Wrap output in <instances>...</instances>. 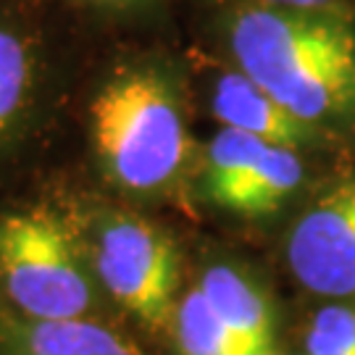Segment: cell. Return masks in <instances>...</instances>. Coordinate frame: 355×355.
<instances>
[{
	"label": "cell",
	"mask_w": 355,
	"mask_h": 355,
	"mask_svg": "<svg viewBox=\"0 0 355 355\" xmlns=\"http://www.w3.org/2000/svg\"><path fill=\"white\" fill-rule=\"evenodd\" d=\"M229 48L305 124L355 116V26L343 11L253 6L232 19Z\"/></svg>",
	"instance_id": "cell-1"
},
{
	"label": "cell",
	"mask_w": 355,
	"mask_h": 355,
	"mask_svg": "<svg viewBox=\"0 0 355 355\" xmlns=\"http://www.w3.org/2000/svg\"><path fill=\"white\" fill-rule=\"evenodd\" d=\"M89 121L105 174L124 190H166L190 158L177 89L153 66L111 76L89 105Z\"/></svg>",
	"instance_id": "cell-2"
},
{
	"label": "cell",
	"mask_w": 355,
	"mask_h": 355,
	"mask_svg": "<svg viewBox=\"0 0 355 355\" xmlns=\"http://www.w3.org/2000/svg\"><path fill=\"white\" fill-rule=\"evenodd\" d=\"M0 279L32 321L87 318L95 287L69 229L48 211L0 218Z\"/></svg>",
	"instance_id": "cell-3"
},
{
	"label": "cell",
	"mask_w": 355,
	"mask_h": 355,
	"mask_svg": "<svg viewBox=\"0 0 355 355\" xmlns=\"http://www.w3.org/2000/svg\"><path fill=\"white\" fill-rule=\"evenodd\" d=\"M95 271L116 303L142 327H174L182 261L164 229L135 216H111L98 229Z\"/></svg>",
	"instance_id": "cell-4"
},
{
	"label": "cell",
	"mask_w": 355,
	"mask_h": 355,
	"mask_svg": "<svg viewBox=\"0 0 355 355\" xmlns=\"http://www.w3.org/2000/svg\"><path fill=\"white\" fill-rule=\"evenodd\" d=\"M287 263L308 292L343 300L355 295V182L318 198L290 232Z\"/></svg>",
	"instance_id": "cell-5"
},
{
	"label": "cell",
	"mask_w": 355,
	"mask_h": 355,
	"mask_svg": "<svg viewBox=\"0 0 355 355\" xmlns=\"http://www.w3.org/2000/svg\"><path fill=\"white\" fill-rule=\"evenodd\" d=\"M198 290L214 313L253 355H279V321L266 290L227 263L205 268Z\"/></svg>",
	"instance_id": "cell-6"
},
{
	"label": "cell",
	"mask_w": 355,
	"mask_h": 355,
	"mask_svg": "<svg viewBox=\"0 0 355 355\" xmlns=\"http://www.w3.org/2000/svg\"><path fill=\"white\" fill-rule=\"evenodd\" d=\"M211 111L224 129H237L268 145H282L292 150L313 140L316 129L287 111L271 92L242 71L224 74L216 82Z\"/></svg>",
	"instance_id": "cell-7"
},
{
	"label": "cell",
	"mask_w": 355,
	"mask_h": 355,
	"mask_svg": "<svg viewBox=\"0 0 355 355\" xmlns=\"http://www.w3.org/2000/svg\"><path fill=\"white\" fill-rule=\"evenodd\" d=\"M0 355H140L114 329L89 318L0 324Z\"/></svg>",
	"instance_id": "cell-8"
},
{
	"label": "cell",
	"mask_w": 355,
	"mask_h": 355,
	"mask_svg": "<svg viewBox=\"0 0 355 355\" xmlns=\"http://www.w3.org/2000/svg\"><path fill=\"white\" fill-rule=\"evenodd\" d=\"M268 150V142L237 129H224L216 135L205 150V195L216 205L227 208L232 198L253 177Z\"/></svg>",
	"instance_id": "cell-9"
},
{
	"label": "cell",
	"mask_w": 355,
	"mask_h": 355,
	"mask_svg": "<svg viewBox=\"0 0 355 355\" xmlns=\"http://www.w3.org/2000/svg\"><path fill=\"white\" fill-rule=\"evenodd\" d=\"M300 182H303V161L297 158V150L268 145L261 166L245 182V187L232 198L227 211L248 218L274 214L290 200V195L297 190Z\"/></svg>",
	"instance_id": "cell-10"
},
{
	"label": "cell",
	"mask_w": 355,
	"mask_h": 355,
	"mask_svg": "<svg viewBox=\"0 0 355 355\" xmlns=\"http://www.w3.org/2000/svg\"><path fill=\"white\" fill-rule=\"evenodd\" d=\"M171 329L182 355H253L221 324L198 287L182 295Z\"/></svg>",
	"instance_id": "cell-11"
},
{
	"label": "cell",
	"mask_w": 355,
	"mask_h": 355,
	"mask_svg": "<svg viewBox=\"0 0 355 355\" xmlns=\"http://www.w3.org/2000/svg\"><path fill=\"white\" fill-rule=\"evenodd\" d=\"M35 61L19 32L0 24V145L11 135L32 92Z\"/></svg>",
	"instance_id": "cell-12"
},
{
	"label": "cell",
	"mask_w": 355,
	"mask_h": 355,
	"mask_svg": "<svg viewBox=\"0 0 355 355\" xmlns=\"http://www.w3.org/2000/svg\"><path fill=\"white\" fill-rule=\"evenodd\" d=\"M305 355H355V305H321L305 331Z\"/></svg>",
	"instance_id": "cell-13"
},
{
	"label": "cell",
	"mask_w": 355,
	"mask_h": 355,
	"mask_svg": "<svg viewBox=\"0 0 355 355\" xmlns=\"http://www.w3.org/2000/svg\"><path fill=\"white\" fill-rule=\"evenodd\" d=\"M340 0H258V6L271 8H297V11H329L337 8Z\"/></svg>",
	"instance_id": "cell-14"
},
{
	"label": "cell",
	"mask_w": 355,
	"mask_h": 355,
	"mask_svg": "<svg viewBox=\"0 0 355 355\" xmlns=\"http://www.w3.org/2000/svg\"><path fill=\"white\" fill-rule=\"evenodd\" d=\"M87 3H98V6H111V8H121V6H132L140 0H87Z\"/></svg>",
	"instance_id": "cell-15"
}]
</instances>
